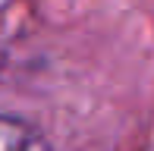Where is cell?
Masks as SVG:
<instances>
[{
  "label": "cell",
  "instance_id": "cell-1",
  "mask_svg": "<svg viewBox=\"0 0 154 151\" xmlns=\"http://www.w3.org/2000/svg\"><path fill=\"white\" fill-rule=\"evenodd\" d=\"M0 151H47V145L29 123L0 116Z\"/></svg>",
  "mask_w": 154,
  "mask_h": 151
}]
</instances>
